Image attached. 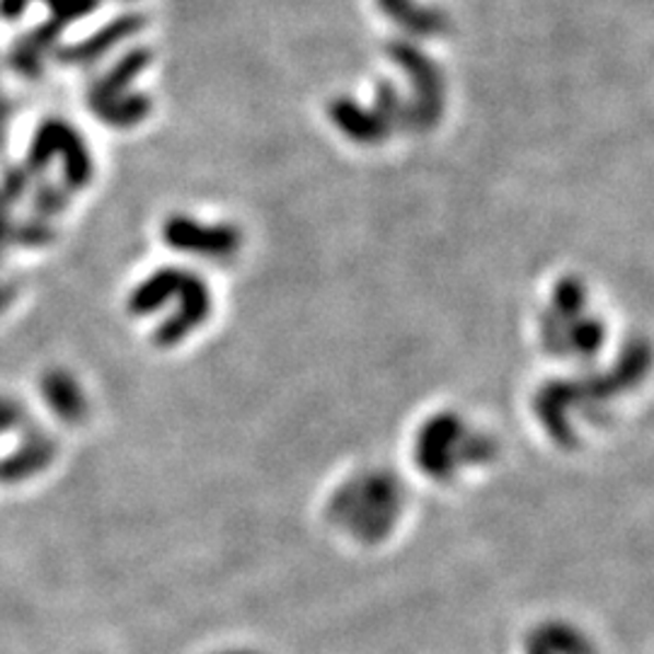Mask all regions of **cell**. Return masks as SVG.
I'll list each match as a JSON object with an SVG mask.
<instances>
[{
	"instance_id": "6da1fadb",
	"label": "cell",
	"mask_w": 654,
	"mask_h": 654,
	"mask_svg": "<svg viewBox=\"0 0 654 654\" xmlns=\"http://www.w3.org/2000/svg\"><path fill=\"white\" fill-rule=\"evenodd\" d=\"M235 654H245V652H235Z\"/></svg>"
}]
</instances>
